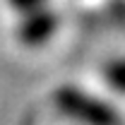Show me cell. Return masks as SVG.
<instances>
[{
    "instance_id": "3957f363",
    "label": "cell",
    "mask_w": 125,
    "mask_h": 125,
    "mask_svg": "<svg viewBox=\"0 0 125 125\" xmlns=\"http://www.w3.org/2000/svg\"><path fill=\"white\" fill-rule=\"evenodd\" d=\"M101 75H104V82L108 84L111 92H115L118 96H125V55L111 58L104 65Z\"/></svg>"
},
{
    "instance_id": "277c9868",
    "label": "cell",
    "mask_w": 125,
    "mask_h": 125,
    "mask_svg": "<svg viewBox=\"0 0 125 125\" xmlns=\"http://www.w3.org/2000/svg\"><path fill=\"white\" fill-rule=\"evenodd\" d=\"M7 5L17 12H27V10H34L39 5H46V0H7Z\"/></svg>"
},
{
    "instance_id": "6da1fadb",
    "label": "cell",
    "mask_w": 125,
    "mask_h": 125,
    "mask_svg": "<svg viewBox=\"0 0 125 125\" xmlns=\"http://www.w3.org/2000/svg\"><path fill=\"white\" fill-rule=\"evenodd\" d=\"M51 101L55 111L77 125H123V113L108 99L92 94L77 84H60Z\"/></svg>"
},
{
    "instance_id": "7a4b0ae2",
    "label": "cell",
    "mask_w": 125,
    "mask_h": 125,
    "mask_svg": "<svg viewBox=\"0 0 125 125\" xmlns=\"http://www.w3.org/2000/svg\"><path fill=\"white\" fill-rule=\"evenodd\" d=\"M58 27H60V15L55 10H51L48 5H39L34 10L22 12V19L17 22L15 34L19 39V43L36 48V46L48 43L55 36Z\"/></svg>"
}]
</instances>
